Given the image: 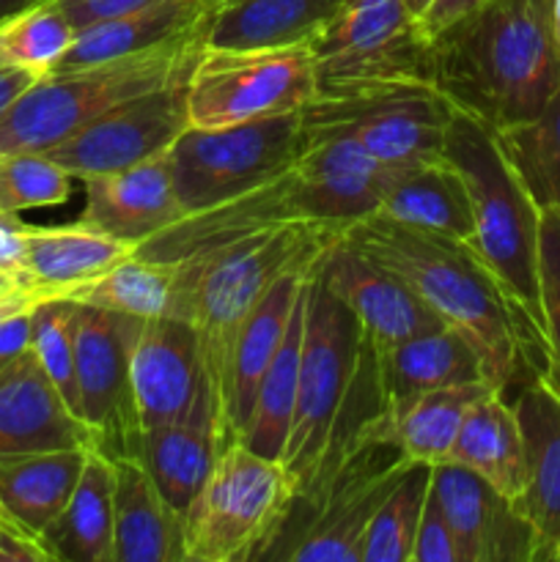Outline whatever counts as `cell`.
Masks as SVG:
<instances>
[{"mask_svg": "<svg viewBox=\"0 0 560 562\" xmlns=\"http://www.w3.org/2000/svg\"><path fill=\"white\" fill-rule=\"evenodd\" d=\"M130 252L132 247L82 220L55 228L27 225V280L49 296L66 300L69 291L99 278Z\"/></svg>", "mask_w": 560, "mask_h": 562, "instance_id": "34", "label": "cell"}, {"mask_svg": "<svg viewBox=\"0 0 560 562\" xmlns=\"http://www.w3.org/2000/svg\"><path fill=\"white\" fill-rule=\"evenodd\" d=\"M75 176L66 173L47 154H9L0 157V212H25L58 206L71 198Z\"/></svg>", "mask_w": 560, "mask_h": 562, "instance_id": "41", "label": "cell"}, {"mask_svg": "<svg viewBox=\"0 0 560 562\" xmlns=\"http://www.w3.org/2000/svg\"><path fill=\"white\" fill-rule=\"evenodd\" d=\"M113 459L91 450L82 475L38 547L49 562H113Z\"/></svg>", "mask_w": 560, "mask_h": 562, "instance_id": "30", "label": "cell"}, {"mask_svg": "<svg viewBox=\"0 0 560 562\" xmlns=\"http://www.w3.org/2000/svg\"><path fill=\"white\" fill-rule=\"evenodd\" d=\"M53 3L64 11L75 31H82V27L93 25V22L146 9V5L157 3V0H53Z\"/></svg>", "mask_w": 560, "mask_h": 562, "instance_id": "44", "label": "cell"}, {"mask_svg": "<svg viewBox=\"0 0 560 562\" xmlns=\"http://www.w3.org/2000/svg\"><path fill=\"white\" fill-rule=\"evenodd\" d=\"M187 75L108 110L44 154L80 181L168 154L190 130Z\"/></svg>", "mask_w": 560, "mask_h": 562, "instance_id": "14", "label": "cell"}, {"mask_svg": "<svg viewBox=\"0 0 560 562\" xmlns=\"http://www.w3.org/2000/svg\"><path fill=\"white\" fill-rule=\"evenodd\" d=\"M486 393H492L486 382H470L384 401L360 428L357 442L393 445L404 459L415 464H445L467 412Z\"/></svg>", "mask_w": 560, "mask_h": 562, "instance_id": "23", "label": "cell"}, {"mask_svg": "<svg viewBox=\"0 0 560 562\" xmlns=\"http://www.w3.org/2000/svg\"><path fill=\"white\" fill-rule=\"evenodd\" d=\"M33 335V311L14 313V316L0 322V362H9L14 357L25 355L31 349Z\"/></svg>", "mask_w": 560, "mask_h": 562, "instance_id": "47", "label": "cell"}, {"mask_svg": "<svg viewBox=\"0 0 560 562\" xmlns=\"http://www.w3.org/2000/svg\"><path fill=\"white\" fill-rule=\"evenodd\" d=\"M428 3H432V0H406V5H410V9L415 11L417 16H421L423 11H426V5H428Z\"/></svg>", "mask_w": 560, "mask_h": 562, "instance_id": "51", "label": "cell"}, {"mask_svg": "<svg viewBox=\"0 0 560 562\" xmlns=\"http://www.w3.org/2000/svg\"><path fill=\"white\" fill-rule=\"evenodd\" d=\"M64 448L97 450V442L27 349L0 368V456Z\"/></svg>", "mask_w": 560, "mask_h": 562, "instance_id": "21", "label": "cell"}, {"mask_svg": "<svg viewBox=\"0 0 560 562\" xmlns=\"http://www.w3.org/2000/svg\"><path fill=\"white\" fill-rule=\"evenodd\" d=\"M88 453L64 448L0 456V514L38 541L69 503Z\"/></svg>", "mask_w": 560, "mask_h": 562, "instance_id": "25", "label": "cell"}, {"mask_svg": "<svg viewBox=\"0 0 560 562\" xmlns=\"http://www.w3.org/2000/svg\"><path fill=\"white\" fill-rule=\"evenodd\" d=\"M448 461L475 472L503 497L519 505L525 492V448L514 404H508L503 393L492 390L472 404Z\"/></svg>", "mask_w": 560, "mask_h": 562, "instance_id": "33", "label": "cell"}, {"mask_svg": "<svg viewBox=\"0 0 560 562\" xmlns=\"http://www.w3.org/2000/svg\"><path fill=\"white\" fill-rule=\"evenodd\" d=\"M66 300L102 311L126 313L135 318L176 316L179 305V269L176 263L148 261V258L124 256L99 278L77 285Z\"/></svg>", "mask_w": 560, "mask_h": 562, "instance_id": "36", "label": "cell"}, {"mask_svg": "<svg viewBox=\"0 0 560 562\" xmlns=\"http://www.w3.org/2000/svg\"><path fill=\"white\" fill-rule=\"evenodd\" d=\"M311 272H291L280 278L261 296L256 311L242 327L239 340H236L234 366H231V434H234V442H239V434L245 428L247 415H250L253 401H256L258 384H261L269 362L278 355L285 333H289L291 316H294L296 305L305 294Z\"/></svg>", "mask_w": 560, "mask_h": 562, "instance_id": "32", "label": "cell"}, {"mask_svg": "<svg viewBox=\"0 0 560 562\" xmlns=\"http://www.w3.org/2000/svg\"><path fill=\"white\" fill-rule=\"evenodd\" d=\"M27 280H22V278H16V274H11V272H3V269H0V300H3V296H9V294H14V291H20V289H27Z\"/></svg>", "mask_w": 560, "mask_h": 562, "instance_id": "49", "label": "cell"}, {"mask_svg": "<svg viewBox=\"0 0 560 562\" xmlns=\"http://www.w3.org/2000/svg\"><path fill=\"white\" fill-rule=\"evenodd\" d=\"M373 360L382 404L426 390L486 382L475 349L445 324L401 340L390 349H373Z\"/></svg>", "mask_w": 560, "mask_h": 562, "instance_id": "28", "label": "cell"}, {"mask_svg": "<svg viewBox=\"0 0 560 562\" xmlns=\"http://www.w3.org/2000/svg\"><path fill=\"white\" fill-rule=\"evenodd\" d=\"M42 3V0H0V22L9 20L11 14H16V11L27 9V5H36Z\"/></svg>", "mask_w": 560, "mask_h": 562, "instance_id": "50", "label": "cell"}, {"mask_svg": "<svg viewBox=\"0 0 560 562\" xmlns=\"http://www.w3.org/2000/svg\"><path fill=\"white\" fill-rule=\"evenodd\" d=\"M42 75L31 69H20V66H5L0 64V115L16 102L20 93H25L33 82L38 80Z\"/></svg>", "mask_w": 560, "mask_h": 562, "instance_id": "48", "label": "cell"}, {"mask_svg": "<svg viewBox=\"0 0 560 562\" xmlns=\"http://www.w3.org/2000/svg\"><path fill=\"white\" fill-rule=\"evenodd\" d=\"M307 146L300 113L275 115L225 130H187L168 162L184 214L214 206L289 170Z\"/></svg>", "mask_w": 560, "mask_h": 562, "instance_id": "11", "label": "cell"}, {"mask_svg": "<svg viewBox=\"0 0 560 562\" xmlns=\"http://www.w3.org/2000/svg\"><path fill=\"white\" fill-rule=\"evenodd\" d=\"M410 464L415 461L404 459L393 445L357 442L335 467L313 505H307L313 508L311 521L296 532L289 549H280L275 558L291 562H362L373 514Z\"/></svg>", "mask_w": 560, "mask_h": 562, "instance_id": "13", "label": "cell"}, {"mask_svg": "<svg viewBox=\"0 0 560 562\" xmlns=\"http://www.w3.org/2000/svg\"><path fill=\"white\" fill-rule=\"evenodd\" d=\"M201 49V33L146 53L69 71H47L0 115V157L44 154L108 110L184 77Z\"/></svg>", "mask_w": 560, "mask_h": 562, "instance_id": "6", "label": "cell"}, {"mask_svg": "<svg viewBox=\"0 0 560 562\" xmlns=\"http://www.w3.org/2000/svg\"><path fill=\"white\" fill-rule=\"evenodd\" d=\"M412 562H467L459 538L450 530L448 519L443 516L439 505L434 503L432 488H428L426 508H423L421 527H417Z\"/></svg>", "mask_w": 560, "mask_h": 562, "instance_id": "43", "label": "cell"}, {"mask_svg": "<svg viewBox=\"0 0 560 562\" xmlns=\"http://www.w3.org/2000/svg\"><path fill=\"white\" fill-rule=\"evenodd\" d=\"M220 450H223V439H220L212 404L201 406L187 420L143 431L141 439V461L163 497L181 516L201 492Z\"/></svg>", "mask_w": 560, "mask_h": 562, "instance_id": "31", "label": "cell"}, {"mask_svg": "<svg viewBox=\"0 0 560 562\" xmlns=\"http://www.w3.org/2000/svg\"><path fill=\"white\" fill-rule=\"evenodd\" d=\"M346 0H228L206 14L203 47H283L313 42Z\"/></svg>", "mask_w": 560, "mask_h": 562, "instance_id": "27", "label": "cell"}, {"mask_svg": "<svg viewBox=\"0 0 560 562\" xmlns=\"http://www.w3.org/2000/svg\"><path fill=\"white\" fill-rule=\"evenodd\" d=\"M86 184L82 223L132 247L148 241L184 214L173 187L168 154L115 173L91 176Z\"/></svg>", "mask_w": 560, "mask_h": 562, "instance_id": "22", "label": "cell"}, {"mask_svg": "<svg viewBox=\"0 0 560 562\" xmlns=\"http://www.w3.org/2000/svg\"><path fill=\"white\" fill-rule=\"evenodd\" d=\"M492 0H432V3L426 5V11H423L417 20H421L423 31L428 33V36H439V33L445 31V27L456 25V22H461L464 16L475 14V11H481L483 5H489Z\"/></svg>", "mask_w": 560, "mask_h": 562, "instance_id": "46", "label": "cell"}, {"mask_svg": "<svg viewBox=\"0 0 560 562\" xmlns=\"http://www.w3.org/2000/svg\"><path fill=\"white\" fill-rule=\"evenodd\" d=\"M206 3H209V9H217V5L228 3V0H206Z\"/></svg>", "mask_w": 560, "mask_h": 562, "instance_id": "53", "label": "cell"}, {"mask_svg": "<svg viewBox=\"0 0 560 562\" xmlns=\"http://www.w3.org/2000/svg\"><path fill=\"white\" fill-rule=\"evenodd\" d=\"M316 274L349 307L377 351L443 327L404 280L346 239H338L324 252L316 263Z\"/></svg>", "mask_w": 560, "mask_h": 562, "instance_id": "17", "label": "cell"}, {"mask_svg": "<svg viewBox=\"0 0 560 562\" xmlns=\"http://www.w3.org/2000/svg\"><path fill=\"white\" fill-rule=\"evenodd\" d=\"M558 562H560V552H558Z\"/></svg>", "mask_w": 560, "mask_h": 562, "instance_id": "55", "label": "cell"}, {"mask_svg": "<svg viewBox=\"0 0 560 562\" xmlns=\"http://www.w3.org/2000/svg\"><path fill=\"white\" fill-rule=\"evenodd\" d=\"M75 33L53 0L27 5L0 22V64L47 75L71 47Z\"/></svg>", "mask_w": 560, "mask_h": 562, "instance_id": "39", "label": "cell"}, {"mask_svg": "<svg viewBox=\"0 0 560 562\" xmlns=\"http://www.w3.org/2000/svg\"><path fill=\"white\" fill-rule=\"evenodd\" d=\"M379 406L371 340L313 269L294 420L283 453V467L296 483V505H313Z\"/></svg>", "mask_w": 560, "mask_h": 562, "instance_id": "2", "label": "cell"}, {"mask_svg": "<svg viewBox=\"0 0 560 562\" xmlns=\"http://www.w3.org/2000/svg\"><path fill=\"white\" fill-rule=\"evenodd\" d=\"M294 173L307 217L346 231L379 214L390 179L388 168L344 135L307 137Z\"/></svg>", "mask_w": 560, "mask_h": 562, "instance_id": "19", "label": "cell"}, {"mask_svg": "<svg viewBox=\"0 0 560 562\" xmlns=\"http://www.w3.org/2000/svg\"><path fill=\"white\" fill-rule=\"evenodd\" d=\"M311 47L318 91L434 86V42L406 0H346Z\"/></svg>", "mask_w": 560, "mask_h": 562, "instance_id": "9", "label": "cell"}, {"mask_svg": "<svg viewBox=\"0 0 560 562\" xmlns=\"http://www.w3.org/2000/svg\"><path fill=\"white\" fill-rule=\"evenodd\" d=\"M296 220L313 223L307 217L300 181H296L294 165H291L275 179L250 187V190L239 192L228 201L181 214L173 225L137 245L132 252L148 258V261L192 263L269 228L296 223Z\"/></svg>", "mask_w": 560, "mask_h": 562, "instance_id": "15", "label": "cell"}, {"mask_svg": "<svg viewBox=\"0 0 560 562\" xmlns=\"http://www.w3.org/2000/svg\"><path fill=\"white\" fill-rule=\"evenodd\" d=\"M450 115L453 108L434 86L318 91L302 110L307 137H349L390 173L443 159Z\"/></svg>", "mask_w": 560, "mask_h": 562, "instance_id": "10", "label": "cell"}, {"mask_svg": "<svg viewBox=\"0 0 560 562\" xmlns=\"http://www.w3.org/2000/svg\"><path fill=\"white\" fill-rule=\"evenodd\" d=\"M305 296L307 283L305 294H302L300 305L291 316L289 333H285L275 360L269 362L261 384H258L253 409L239 434V442L250 448L253 453L264 456V459L283 461L285 445H289L296 404V382H300L302 344H305Z\"/></svg>", "mask_w": 560, "mask_h": 562, "instance_id": "35", "label": "cell"}, {"mask_svg": "<svg viewBox=\"0 0 560 562\" xmlns=\"http://www.w3.org/2000/svg\"><path fill=\"white\" fill-rule=\"evenodd\" d=\"M432 488V467L410 464L373 514L362 562H412L417 527Z\"/></svg>", "mask_w": 560, "mask_h": 562, "instance_id": "38", "label": "cell"}, {"mask_svg": "<svg viewBox=\"0 0 560 562\" xmlns=\"http://www.w3.org/2000/svg\"><path fill=\"white\" fill-rule=\"evenodd\" d=\"M344 239L404 280L445 327L475 349L489 387L505 395L516 382L544 376L541 335L470 247L382 214L355 223Z\"/></svg>", "mask_w": 560, "mask_h": 562, "instance_id": "1", "label": "cell"}, {"mask_svg": "<svg viewBox=\"0 0 560 562\" xmlns=\"http://www.w3.org/2000/svg\"><path fill=\"white\" fill-rule=\"evenodd\" d=\"M113 562H187L184 516L163 497L141 456L113 459Z\"/></svg>", "mask_w": 560, "mask_h": 562, "instance_id": "24", "label": "cell"}, {"mask_svg": "<svg viewBox=\"0 0 560 562\" xmlns=\"http://www.w3.org/2000/svg\"><path fill=\"white\" fill-rule=\"evenodd\" d=\"M379 214L410 228L448 236L461 245L472 236L464 179L445 157L390 173Z\"/></svg>", "mask_w": 560, "mask_h": 562, "instance_id": "29", "label": "cell"}, {"mask_svg": "<svg viewBox=\"0 0 560 562\" xmlns=\"http://www.w3.org/2000/svg\"><path fill=\"white\" fill-rule=\"evenodd\" d=\"M525 448V492L519 510L536 532V562H558L560 552V393L536 376L514 398Z\"/></svg>", "mask_w": 560, "mask_h": 562, "instance_id": "20", "label": "cell"}, {"mask_svg": "<svg viewBox=\"0 0 560 562\" xmlns=\"http://www.w3.org/2000/svg\"><path fill=\"white\" fill-rule=\"evenodd\" d=\"M538 302L547 346V379L560 393V209H544L538 223Z\"/></svg>", "mask_w": 560, "mask_h": 562, "instance_id": "42", "label": "cell"}, {"mask_svg": "<svg viewBox=\"0 0 560 562\" xmlns=\"http://www.w3.org/2000/svg\"><path fill=\"white\" fill-rule=\"evenodd\" d=\"M294 508L296 483L283 461L231 442L184 510L187 562L267 558Z\"/></svg>", "mask_w": 560, "mask_h": 562, "instance_id": "7", "label": "cell"}, {"mask_svg": "<svg viewBox=\"0 0 560 562\" xmlns=\"http://www.w3.org/2000/svg\"><path fill=\"white\" fill-rule=\"evenodd\" d=\"M0 269L27 280V225L16 212H0Z\"/></svg>", "mask_w": 560, "mask_h": 562, "instance_id": "45", "label": "cell"}, {"mask_svg": "<svg viewBox=\"0 0 560 562\" xmlns=\"http://www.w3.org/2000/svg\"><path fill=\"white\" fill-rule=\"evenodd\" d=\"M346 228L329 223L278 225L264 234L231 245L214 256L179 269V305L176 318L192 324L201 344L203 368L212 390L214 415L223 448L234 442L231 434V366L242 327L261 296L291 272H311L324 252L344 239Z\"/></svg>", "mask_w": 560, "mask_h": 562, "instance_id": "4", "label": "cell"}, {"mask_svg": "<svg viewBox=\"0 0 560 562\" xmlns=\"http://www.w3.org/2000/svg\"><path fill=\"white\" fill-rule=\"evenodd\" d=\"M492 132L533 203L560 209V88L536 119Z\"/></svg>", "mask_w": 560, "mask_h": 562, "instance_id": "37", "label": "cell"}, {"mask_svg": "<svg viewBox=\"0 0 560 562\" xmlns=\"http://www.w3.org/2000/svg\"><path fill=\"white\" fill-rule=\"evenodd\" d=\"M77 302L53 296L33 307L31 351L42 371L58 390L71 412L80 417V390H77V355H75ZM82 420V417H80Z\"/></svg>", "mask_w": 560, "mask_h": 562, "instance_id": "40", "label": "cell"}, {"mask_svg": "<svg viewBox=\"0 0 560 562\" xmlns=\"http://www.w3.org/2000/svg\"><path fill=\"white\" fill-rule=\"evenodd\" d=\"M143 318L77 302L75 355L80 417L108 459L141 456L143 428L132 395V344Z\"/></svg>", "mask_w": 560, "mask_h": 562, "instance_id": "12", "label": "cell"}, {"mask_svg": "<svg viewBox=\"0 0 560 562\" xmlns=\"http://www.w3.org/2000/svg\"><path fill=\"white\" fill-rule=\"evenodd\" d=\"M552 20H555V33H558V42H560V0H552Z\"/></svg>", "mask_w": 560, "mask_h": 562, "instance_id": "52", "label": "cell"}, {"mask_svg": "<svg viewBox=\"0 0 560 562\" xmlns=\"http://www.w3.org/2000/svg\"><path fill=\"white\" fill-rule=\"evenodd\" d=\"M209 11L212 9L206 0H157L146 9L93 22L75 33V42L53 71L104 64V60L124 58V55L146 53L159 44L173 42V38L190 36V33H201Z\"/></svg>", "mask_w": 560, "mask_h": 562, "instance_id": "26", "label": "cell"}, {"mask_svg": "<svg viewBox=\"0 0 560 562\" xmlns=\"http://www.w3.org/2000/svg\"><path fill=\"white\" fill-rule=\"evenodd\" d=\"M432 497L467 562H536V532L519 505L459 464L432 467Z\"/></svg>", "mask_w": 560, "mask_h": 562, "instance_id": "18", "label": "cell"}, {"mask_svg": "<svg viewBox=\"0 0 560 562\" xmlns=\"http://www.w3.org/2000/svg\"><path fill=\"white\" fill-rule=\"evenodd\" d=\"M443 157L459 170L470 195L472 236L467 247L544 340L538 302L541 209L503 157L494 132L461 110H453L448 121Z\"/></svg>", "mask_w": 560, "mask_h": 562, "instance_id": "5", "label": "cell"}, {"mask_svg": "<svg viewBox=\"0 0 560 562\" xmlns=\"http://www.w3.org/2000/svg\"><path fill=\"white\" fill-rule=\"evenodd\" d=\"M311 42L283 47H203L187 75L192 130H225L300 113L316 99Z\"/></svg>", "mask_w": 560, "mask_h": 562, "instance_id": "8", "label": "cell"}, {"mask_svg": "<svg viewBox=\"0 0 560 562\" xmlns=\"http://www.w3.org/2000/svg\"><path fill=\"white\" fill-rule=\"evenodd\" d=\"M132 395L143 431L187 420L212 404L201 344L190 322L143 318L132 344Z\"/></svg>", "mask_w": 560, "mask_h": 562, "instance_id": "16", "label": "cell"}, {"mask_svg": "<svg viewBox=\"0 0 560 562\" xmlns=\"http://www.w3.org/2000/svg\"><path fill=\"white\" fill-rule=\"evenodd\" d=\"M5 366V362H0V368H3Z\"/></svg>", "mask_w": 560, "mask_h": 562, "instance_id": "54", "label": "cell"}, {"mask_svg": "<svg viewBox=\"0 0 560 562\" xmlns=\"http://www.w3.org/2000/svg\"><path fill=\"white\" fill-rule=\"evenodd\" d=\"M434 42V88L489 130L530 121L560 88L552 0H492Z\"/></svg>", "mask_w": 560, "mask_h": 562, "instance_id": "3", "label": "cell"}]
</instances>
